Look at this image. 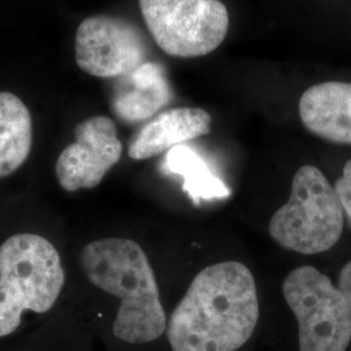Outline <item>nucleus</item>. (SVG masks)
<instances>
[{
    "label": "nucleus",
    "mask_w": 351,
    "mask_h": 351,
    "mask_svg": "<svg viewBox=\"0 0 351 351\" xmlns=\"http://www.w3.org/2000/svg\"><path fill=\"white\" fill-rule=\"evenodd\" d=\"M300 116L308 132L339 145H351V82L329 81L307 88Z\"/></svg>",
    "instance_id": "obj_10"
},
{
    "label": "nucleus",
    "mask_w": 351,
    "mask_h": 351,
    "mask_svg": "<svg viewBox=\"0 0 351 351\" xmlns=\"http://www.w3.org/2000/svg\"><path fill=\"white\" fill-rule=\"evenodd\" d=\"M139 8L156 45L175 58L211 53L229 30L221 0H139Z\"/></svg>",
    "instance_id": "obj_6"
},
{
    "label": "nucleus",
    "mask_w": 351,
    "mask_h": 351,
    "mask_svg": "<svg viewBox=\"0 0 351 351\" xmlns=\"http://www.w3.org/2000/svg\"><path fill=\"white\" fill-rule=\"evenodd\" d=\"M163 169L167 173L182 177V190L195 206L203 201L226 199L230 195L226 184L213 175L195 151L185 145L176 146L167 152Z\"/></svg>",
    "instance_id": "obj_13"
},
{
    "label": "nucleus",
    "mask_w": 351,
    "mask_h": 351,
    "mask_svg": "<svg viewBox=\"0 0 351 351\" xmlns=\"http://www.w3.org/2000/svg\"><path fill=\"white\" fill-rule=\"evenodd\" d=\"M172 101V90L163 68L146 62L123 75L111 99L113 113L124 123L136 124L152 117Z\"/></svg>",
    "instance_id": "obj_11"
},
{
    "label": "nucleus",
    "mask_w": 351,
    "mask_h": 351,
    "mask_svg": "<svg viewBox=\"0 0 351 351\" xmlns=\"http://www.w3.org/2000/svg\"><path fill=\"white\" fill-rule=\"evenodd\" d=\"M339 289L351 308V262L346 264L339 274Z\"/></svg>",
    "instance_id": "obj_15"
},
{
    "label": "nucleus",
    "mask_w": 351,
    "mask_h": 351,
    "mask_svg": "<svg viewBox=\"0 0 351 351\" xmlns=\"http://www.w3.org/2000/svg\"><path fill=\"white\" fill-rule=\"evenodd\" d=\"M33 142L32 116L17 95L0 91V178L25 163Z\"/></svg>",
    "instance_id": "obj_12"
},
{
    "label": "nucleus",
    "mask_w": 351,
    "mask_h": 351,
    "mask_svg": "<svg viewBox=\"0 0 351 351\" xmlns=\"http://www.w3.org/2000/svg\"><path fill=\"white\" fill-rule=\"evenodd\" d=\"M75 137L60 154L55 168L60 186L69 193L98 186L123 154L116 125L107 116H93L80 123Z\"/></svg>",
    "instance_id": "obj_8"
},
{
    "label": "nucleus",
    "mask_w": 351,
    "mask_h": 351,
    "mask_svg": "<svg viewBox=\"0 0 351 351\" xmlns=\"http://www.w3.org/2000/svg\"><path fill=\"white\" fill-rule=\"evenodd\" d=\"M258 319L250 269L221 262L194 277L169 319L168 339L173 351H236L250 339Z\"/></svg>",
    "instance_id": "obj_1"
},
{
    "label": "nucleus",
    "mask_w": 351,
    "mask_h": 351,
    "mask_svg": "<svg viewBox=\"0 0 351 351\" xmlns=\"http://www.w3.org/2000/svg\"><path fill=\"white\" fill-rule=\"evenodd\" d=\"M269 234L280 246L304 255L332 249L343 230V208L324 173L303 165L293 177L288 203L269 221Z\"/></svg>",
    "instance_id": "obj_4"
},
{
    "label": "nucleus",
    "mask_w": 351,
    "mask_h": 351,
    "mask_svg": "<svg viewBox=\"0 0 351 351\" xmlns=\"http://www.w3.org/2000/svg\"><path fill=\"white\" fill-rule=\"evenodd\" d=\"M211 132V116L202 108L178 107L159 113L129 143L134 160H146Z\"/></svg>",
    "instance_id": "obj_9"
},
{
    "label": "nucleus",
    "mask_w": 351,
    "mask_h": 351,
    "mask_svg": "<svg viewBox=\"0 0 351 351\" xmlns=\"http://www.w3.org/2000/svg\"><path fill=\"white\" fill-rule=\"evenodd\" d=\"M75 62L88 75L123 77L146 63L149 46L138 26L125 19L95 14L75 33Z\"/></svg>",
    "instance_id": "obj_7"
},
{
    "label": "nucleus",
    "mask_w": 351,
    "mask_h": 351,
    "mask_svg": "<svg viewBox=\"0 0 351 351\" xmlns=\"http://www.w3.org/2000/svg\"><path fill=\"white\" fill-rule=\"evenodd\" d=\"M62 259L49 239L20 233L0 246V337L12 335L25 311L43 314L64 287Z\"/></svg>",
    "instance_id": "obj_3"
},
{
    "label": "nucleus",
    "mask_w": 351,
    "mask_h": 351,
    "mask_svg": "<svg viewBox=\"0 0 351 351\" xmlns=\"http://www.w3.org/2000/svg\"><path fill=\"white\" fill-rule=\"evenodd\" d=\"M282 294L295 316L301 351H346L351 341V308L329 277L311 265L293 269Z\"/></svg>",
    "instance_id": "obj_5"
},
{
    "label": "nucleus",
    "mask_w": 351,
    "mask_h": 351,
    "mask_svg": "<svg viewBox=\"0 0 351 351\" xmlns=\"http://www.w3.org/2000/svg\"><path fill=\"white\" fill-rule=\"evenodd\" d=\"M335 190L342 204L343 213H346V217L351 226V160L345 164L342 176L335 185Z\"/></svg>",
    "instance_id": "obj_14"
},
{
    "label": "nucleus",
    "mask_w": 351,
    "mask_h": 351,
    "mask_svg": "<svg viewBox=\"0 0 351 351\" xmlns=\"http://www.w3.org/2000/svg\"><path fill=\"white\" fill-rule=\"evenodd\" d=\"M88 281L120 300L113 335L128 343L159 339L167 316L149 258L132 239H106L88 243L80 255Z\"/></svg>",
    "instance_id": "obj_2"
}]
</instances>
